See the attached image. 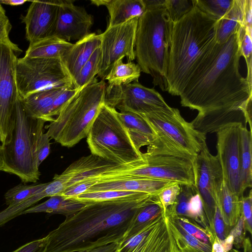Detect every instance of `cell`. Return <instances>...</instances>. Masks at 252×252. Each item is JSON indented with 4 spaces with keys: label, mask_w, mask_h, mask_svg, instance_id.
Segmentation results:
<instances>
[{
    "label": "cell",
    "mask_w": 252,
    "mask_h": 252,
    "mask_svg": "<svg viewBox=\"0 0 252 252\" xmlns=\"http://www.w3.org/2000/svg\"><path fill=\"white\" fill-rule=\"evenodd\" d=\"M139 17L121 25L107 28L100 34L101 60L98 76L101 80L118 60L126 57L128 62L135 59L134 47Z\"/></svg>",
    "instance_id": "5bb4252c"
},
{
    "label": "cell",
    "mask_w": 252,
    "mask_h": 252,
    "mask_svg": "<svg viewBox=\"0 0 252 252\" xmlns=\"http://www.w3.org/2000/svg\"><path fill=\"white\" fill-rule=\"evenodd\" d=\"M90 202L58 194L50 197L48 200L40 204L30 207L24 211L22 215L44 212L61 214L67 217L78 212Z\"/></svg>",
    "instance_id": "cb8c5ba5"
},
{
    "label": "cell",
    "mask_w": 252,
    "mask_h": 252,
    "mask_svg": "<svg viewBox=\"0 0 252 252\" xmlns=\"http://www.w3.org/2000/svg\"><path fill=\"white\" fill-rule=\"evenodd\" d=\"M163 213V208L159 201L142 207L131 220L121 242L136 234L147 224Z\"/></svg>",
    "instance_id": "1f68e13d"
},
{
    "label": "cell",
    "mask_w": 252,
    "mask_h": 252,
    "mask_svg": "<svg viewBox=\"0 0 252 252\" xmlns=\"http://www.w3.org/2000/svg\"><path fill=\"white\" fill-rule=\"evenodd\" d=\"M45 123L29 116L18 98L12 138L8 144L3 146L4 167L2 171L16 175L25 183H35L39 179L35 149Z\"/></svg>",
    "instance_id": "ba28073f"
},
{
    "label": "cell",
    "mask_w": 252,
    "mask_h": 252,
    "mask_svg": "<svg viewBox=\"0 0 252 252\" xmlns=\"http://www.w3.org/2000/svg\"><path fill=\"white\" fill-rule=\"evenodd\" d=\"M65 88L48 90L31 94L19 98L26 113L30 117L52 122L54 119L50 117L54 100Z\"/></svg>",
    "instance_id": "603a6c76"
},
{
    "label": "cell",
    "mask_w": 252,
    "mask_h": 252,
    "mask_svg": "<svg viewBox=\"0 0 252 252\" xmlns=\"http://www.w3.org/2000/svg\"><path fill=\"white\" fill-rule=\"evenodd\" d=\"M188 213V218L194 220L211 233L208 222L203 210L201 198L197 192L191 196L189 200Z\"/></svg>",
    "instance_id": "60d3db41"
},
{
    "label": "cell",
    "mask_w": 252,
    "mask_h": 252,
    "mask_svg": "<svg viewBox=\"0 0 252 252\" xmlns=\"http://www.w3.org/2000/svg\"><path fill=\"white\" fill-rule=\"evenodd\" d=\"M12 25L6 15L2 4H0V43H13L9 38V33Z\"/></svg>",
    "instance_id": "c3c4849f"
},
{
    "label": "cell",
    "mask_w": 252,
    "mask_h": 252,
    "mask_svg": "<svg viewBox=\"0 0 252 252\" xmlns=\"http://www.w3.org/2000/svg\"><path fill=\"white\" fill-rule=\"evenodd\" d=\"M122 178H141L194 186L191 162L168 155L143 153L142 159L126 165L115 164L96 178V180Z\"/></svg>",
    "instance_id": "9c48e42d"
},
{
    "label": "cell",
    "mask_w": 252,
    "mask_h": 252,
    "mask_svg": "<svg viewBox=\"0 0 252 252\" xmlns=\"http://www.w3.org/2000/svg\"><path fill=\"white\" fill-rule=\"evenodd\" d=\"M158 201L157 194L141 192L126 198L90 201L46 236L44 252H85L119 244L137 212Z\"/></svg>",
    "instance_id": "7a4b0ae2"
},
{
    "label": "cell",
    "mask_w": 252,
    "mask_h": 252,
    "mask_svg": "<svg viewBox=\"0 0 252 252\" xmlns=\"http://www.w3.org/2000/svg\"><path fill=\"white\" fill-rule=\"evenodd\" d=\"M246 232L243 218L240 215L237 223L229 232L233 237V245L236 248L239 249L242 247L243 243L246 238Z\"/></svg>",
    "instance_id": "681fc988"
},
{
    "label": "cell",
    "mask_w": 252,
    "mask_h": 252,
    "mask_svg": "<svg viewBox=\"0 0 252 252\" xmlns=\"http://www.w3.org/2000/svg\"><path fill=\"white\" fill-rule=\"evenodd\" d=\"M91 2L97 6L106 7L109 15L108 28L139 18L145 10L143 0H91Z\"/></svg>",
    "instance_id": "7402d4cb"
},
{
    "label": "cell",
    "mask_w": 252,
    "mask_h": 252,
    "mask_svg": "<svg viewBox=\"0 0 252 252\" xmlns=\"http://www.w3.org/2000/svg\"><path fill=\"white\" fill-rule=\"evenodd\" d=\"M15 79L19 98L48 90L74 89L61 58H18Z\"/></svg>",
    "instance_id": "30bf717a"
},
{
    "label": "cell",
    "mask_w": 252,
    "mask_h": 252,
    "mask_svg": "<svg viewBox=\"0 0 252 252\" xmlns=\"http://www.w3.org/2000/svg\"><path fill=\"white\" fill-rule=\"evenodd\" d=\"M21 52L13 43H0V133L3 146L11 141L16 124L19 98L15 79L16 53Z\"/></svg>",
    "instance_id": "8fae6325"
},
{
    "label": "cell",
    "mask_w": 252,
    "mask_h": 252,
    "mask_svg": "<svg viewBox=\"0 0 252 252\" xmlns=\"http://www.w3.org/2000/svg\"><path fill=\"white\" fill-rule=\"evenodd\" d=\"M106 84L94 77L79 89L46 126L47 134L62 146L70 148L86 137L105 102Z\"/></svg>",
    "instance_id": "5b68a950"
},
{
    "label": "cell",
    "mask_w": 252,
    "mask_h": 252,
    "mask_svg": "<svg viewBox=\"0 0 252 252\" xmlns=\"http://www.w3.org/2000/svg\"><path fill=\"white\" fill-rule=\"evenodd\" d=\"M238 30L225 42L211 46L180 95L182 106L198 111L190 122L195 128L227 111L244 110L252 100V86L239 71Z\"/></svg>",
    "instance_id": "6da1fadb"
},
{
    "label": "cell",
    "mask_w": 252,
    "mask_h": 252,
    "mask_svg": "<svg viewBox=\"0 0 252 252\" xmlns=\"http://www.w3.org/2000/svg\"><path fill=\"white\" fill-rule=\"evenodd\" d=\"M195 6L216 21L220 19L231 5L233 0H193Z\"/></svg>",
    "instance_id": "8d00e7d4"
},
{
    "label": "cell",
    "mask_w": 252,
    "mask_h": 252,
    "mask_svg": "<svg viewBox=\"0 0 252 252\" xmlns=\"http://www.w3.org/2000/svg\"><path fill=\"white\" fill-rule=\"evenodd\" d=\"M166 217L169 227L180 252H211L212 245L200 241L187 232L170 218Z\"/></svg>",
    "instance_id": "f546056e"
},
{
    "label": "cell",
    "mask_w": 252,
    "mask_h": 252,
    "mask_svg": "<svg viewBox=\"0 0 252 252\" xmlns=\"http://www.w3.org/2000/svg\"><path fill=\"white\" fill-rule=\"evenodd\" d=\"M96 182V180L94 179L85 180L69 187L61 194L66 197L76 198L78 195L87 192Z\"/></svg>",
    "instance_id": "7dc6e473"
},
{
    "label": "cell",
    "mask_w": 252,
    "mask_h": 252,
    "mask_svg": "<svg viewBox=\"0 0 252 252\" xmlns=\"http://www.w3.org/2000/svg\"><path fill=\"white\" fill-rule=\"evenodd\" d=\"M46 243L45 236L26 243L12 252H44Z\"/></svg>",
    "instance_id": "f907efd6"
},
{
    "label": "cell",
    "mask_w": 252,
    "mask_h": 252,
    "mask_svg": "<svg viewBox=\"0 0 252 252\" xmlns=\"http://www.w3.org/2000/svg\"><path fill=\"white\" fill-rule=\"evenodd\" d=\"M123 59L116 62L112 65L104 80L109 86H120L132 82H138L141 70L138 64L132 62L124 63Z\"/></svg>",
    "instance_id": "4dcf8cb0"
},
{
    "label": "cell",
    "mask_w": 252,
    "mask_h": 252,
    "mask_svg": "<svg viewBox=\"0 0 252 252\" xmlns=\"http://www.w3.org/2000/svg\"><path fill=\"white\" fill-rule=\"evenodd\" d=\"M217 21L194 5L181 19L173 23L166 80L167 92L180 96L203 56L215 41Z\"/></svg>",
    "instance_id": "3957f363"
},
{
    "label": "cell",
    "mask_w": 252,
    "mask_h": 252,
    "mask_svg": "<svg viewBox=\"0 0 252 252\" xmlns=\"http://www.w3.org/2000/svg\"><path fill=\"white\" fill-rule=\"evenodd\" d=\"M211 252H226L223 245L222 241L215 238L212 245Z\"/></svg>",
    "instance_id": "db71d44e"
},
{
    "label": "cell",
    "mask_w": 252,
    "mask_h": 252,
    "mask_svg": "<svg viewBox=\"0 0 252 252\" xmlns=\"http://www.w3.org/2000/svg\"><path fill=\"white\" fill-rule=\"evenodd\" d=\"M118 244L112 243L106 246L94 249L87 252H116Z\"/></svg>",
    "instance_id": "f5cc1de1"
},
{
    "label": "cell",
    "mask_w": 252,
    "mask_h": 252,
    "mask_svg": "<svg viewBox=\"0 0 252 252\" xmlns=\"http://www.w3.org/2000/svg\"><path fill=\"white\" fill-rule=\"evenodd\" d=\"M100 46V35L90 33L73 43L62 57L61 60L73 82L80 69Z\"/></svg>",
    "instance_id": "44dd1931"
},
{
    "label": "cell",
    "mask_w": 252,
    "mask_h": 252,
    "mask_svg": "<svg viewBox=\"0 0 252 252\" xmlns=\"http://www.w3.org/2000/svg\"><path fill=\"white\" fill-rule=\"evenodd\" d=\"M1 142H2V138H1V134L0 133V143H1Z\"/></svg>",
    "instance_id": "91938a15"
},
{
    "label": "cell",
    "mask_w": 252,
    "mask_h": 252,
    "mask_svg": "<svg viewBox=\"0 0 252 252\" xmlns=\"http://www.w3.org/2000/svg\"><path fill=\"white\" fill-rule=\"evenodd\" d=\"M93 17L72 0H61L57 19L52 36L66 42L78 41L89 34Z\"/></svg>",
    "instance_id": "e0dca14e"
},
{
    "label": "cell",
    "mask_w": 252,
    "mask_h": 252,
    "mask_svg": "<svg viewBox=\"0 0 252 252\" xmlns=\"http://www.w3.org/2000/svg\"><path fill=\"white\" fill-rule=\"evenodd\" d=\"M224 221L217 206L216 207L213 219V232L215 238L222 241L229 235L232 229Z\"/></svg>",
    "instance_id": "ee69618b"
},
{
    "label": "cell",
    "mask_w": 252,
    "mask_h": 252,
    "mask_svg": "<svg viewBox=\"0 0 252 252\" xmlns=\"http://www.w3.org/2000/svg\"><path fill=\"white\" fill-rule=\"evenodd\" d=\"M181 190V185L173 184L161 189L157 194L165 214L168 207L173 205Z\"/></svg>",
    "instance_id": "b9f144b4"
},
{
    "label": "cell",
    "mask_w": 252,
    "mask_h": 252,
    "mask_svg": "<svg viewBox=\"0 0 252 252\" xmlns=\"http://www.w3.org/2000/svg\"><path fill=\"white\" fill-rule=\"evenodd\" d=\"M27 2L26 0H0V4L11 6L21 5Z\"/></svg>",
    "instance_id": "11a10c76"
},
{
    "label": "cell",
    "mask_w": 252,
    "mask_h": 252,
    "mask_svg": "<svg viewBox=\"0 0 252 252\" xmlns=\"http://www.w3.org/2000/svg\"><path fill=\"white\" fill-rule=\"evenodd\" d=\"M50 140L47 133L44 132V130L40 133L35 149L37 163L39 167L50 153Z\"/></svg>",
    "instance_id": "f6af8a7d"
},
{
    "label": "cell",
    "mask_w": 252,
    "mask_h": 252,
    "mask_svg": "<svg viewBox=\"0 0 252 252\" xmlns=\"http://www.w3.org/2000/svg\"><path fill=\"white\" fill-rule=\"evenodd\" d=\"M244 252H252V245L249 237L246 238L243 243Z\"/></svg>",
    "instance_id": "9f6ffc18"
},
{
    "label": "cell",
    "mask_w": 252,
    "mask_h": 252,
    "mask_svg": "<svg viewBox=\"0 0 252 252\" xmlns=\"http://www.w3.org/2000/svg\"><path fill=\"white\" fill-rule=\"evenodd\" d=\"M252 192L250 190L249 194L241 197V216L244 222L246 231L252 233Z\"/></svg>",
    "instance_id": "7bdbcfd3"
},
{
    "label": "cell",
    "mask_w": 252,
    "mask_h": 252,
    "mask_svg": "<svg viewBox=\"0 0 252 252\" xmlns=\"http://www.w3.org/2000/svg\"><path fill=\"white\" fill-rule=\"evenodd\" d=\"M173 184L169 182L141 178H122L96 180L87 191L122 190L158 194L164 188Z\"/></svg>",
    "instance_id": "d6986e66"
},
{
    "label": "cell",
    "mask_w": 252,
    "mask_h": 252,
    "mask_svg": "<svg viewBox=\"0 0 252 252\" xmlns=\"http://www.w3.org/2000/svg\"><path fill=\"white\" fill-rule=\"evenodd\" d=\"M145 10L139 18L134 52L141 71L150 74L154 86L167 91L166 75L173 23L165 0H143Z\"/></svg>",
    "instance_id": "277c9868"
},
{
    "label": "cell",
    "mask_w": 252,
    "mask_h": 252,
    "mask_svg": "<svg viewBox=\"0 0 252 252\" xmlns=\"http://www.w3.org/2000/svg\"><path fill=\"white\" fill-rule=\"evenodd\" d=\"M241 134L240 192L242 195L246 189L252 186V130L242 125Z\"/></svg>",
    "instance_id": "83f0119b"
},
{
    "label": "cell",
    "mask_w": 252,
    "mask_h": 252,
    "mask_svg": "<svg viewBox=\"0 0 252 252\" xmlns=\"http://www.w3.org/2000/svg\"><path fill=\"white\" fill-rule=\"evenodd\" d=\"M61 0H33L22 22L29 42L51 36L54 32Z\"/></svg>",
    "instance_id": "ac0fdd59"
},
{
    "label": "cell",
    "mask_w": 252,
    "mask_h": 252,
    "mask_svg": "<svg viewBox=\"0 0 252 252\" xmlns=\"http://www.w3.org/2000/svg\"><path fill=\"white\" fill-rule=\"evenodd\" d=\"M116 252H180L164 213L118 244Z\"/></svg>",
    "instance_id": "2e32d148"
},
{
    "label": "cell",
    "mask_w": 252,
    "mask_h": 252,
    "mask_svg": "<svg viewBox=\"0 0 252 252\" xmlns=\"http://www.w3.org/2000/svg\"><path fill=\"white\" fill-rule=\"evenodd\" d=\"M139 193L141 192L113 190L88 191L76 198L88 201H106L130 197Z\"/></svg>",
    "instance_id": "f35d334b"
},
{
    "label": "cell",
    "mask_w": 252,
    "mask_h": 252,
    "mask_svg": "<svg viewBox=\"0 0 252 252\" xmlns=\"http://www.w3.org/2000/svg\"><path fill=\"white\" fill-rule=\"evenodd\" d=\"M196 192L194 186L181 185V190L175 203L167 208L165 215L188 218L189 201L191 196Z\"/></svg>",
    "instance_id": "74e56055"
},
{
    "label": "cell",
    "mask_w": 252,
    "mask_h": 252,
    "mask_svg": "<svg viewBox=\"0 0 252 252\" xmlns=\"http://www.w3.org/2000/svg\"><path fill=\"white\" fill-rule=\"evenodd\" d=\"M115 164L91 154L74 161L61 175L66 181L67 189L85 180L95 179Z\"/></svg>",
    "instance_id": "ffe728a7"
},
{
    "label": "cell",
    "mask_w": 252,
    "mask_h": 252,
    "mask_svg": "<svg viewBox=\"0 0 252 252\" xmlns=\"http://www.w3.org/2000/svg\"><path fill=\"white\" fill-rule=\"evenodd\" d=\"M72 44L56 37L49 36L30 42L25 57L61 59Z\"/></svg>",
    "instance_id": "4316f807"
},
{
    "label": "cell",
    "mask_w": 252,
    "mask_h": 252,
    "mask_svg": "<svg viewBox=\"0 0 252 252\" xmlns=\"http://www.w3.org/2000/svg\"><path fill=\"white\" fill-rule=\"evenodd\" d=\"M216 206L225 222L233 227L241 215V197L231 191L224 181Z\"/></svg>",
    "instance_id": "f1b7e54d"
},
{
    "label": "cell",
    "mask_w": 252,
    "mask_h": 252,
    "mask_svg": "<svg viewBox=\"0 0 252 252\" xmlns=\"http://www.w3.org/2000/svg\"><path fill=\"white\" fill-rule=\"evenodd\" d=\"M4 167L3 147L0 144V171H2Z\"/></svg>",
    "instance_id": "6f0895ef"
},
{
    "label": "cell",
    "mask_w": 252,
    "mask_h": 252,
    "mask_svg": "<svg viewBox=\"0 0 252 252\" xmlns=\"http://www.w3.org/2000/svg\"><path fill=\"white\" fill-rule=\"evenodd\" d=\"M241 123L228 124L217 133L216 156L221 167L223 181L240 197Z\"/></svg>",
    "instance_id": "9a60e30c"
},
{
    "label": "cell",
    "mask_w": 252,
    "mask_h": 252,
    "mask_svg": "<svg viewBox=\"0 0 252 252\" xmlns=\"http://www.w3.org/2000/svg\"><path fill=\"white\" fill-rule=\"evenodd\" d=\"M252 28L241 26L238 30V45L241 56L246 61L247 75L246 77L250 86H252Z\"/></svg>",
    "instance_id": "e575fe53"
},
{
    "label": "cell",
    "mask_w": 252,
    "mask_h": 252,
    "mask_svg": "<svg viewBox=\"0 0 252 252\" xmlns=\"http://www.w3.org/2000/svg\"><path fill=\"white\" fill-rule=\"evenodd\" d=\"M79 90L76 89H65L55 98L50 112V117L54 119L57 116L65 103L71 98Z\"/></svg>",
    "instance_id": "bcb514c9"
},
{
    "label": "cell",
    "mask_w": 252,
    "mask_h": 252,
    "mask_svg": "<svg viewBox=\"0 0 252 252\" xmlns=\"http://www.w3.org/2000/svg\"><path fill=\"white\" fill-rule=\"evenodd\" d=\"M245 0H233L225 14L217 21L215 26V41L225 42L241 26H244L243 10Z\"/></svg>",
    "instance_id": "484cf974"
},
{
    "label": "cell",
    "mask_w": 252,
    "mask_h": 252,
    "mask_svg": "<svg viewBox=\"0 0 252 252\" xmlns=\"http://www.w3.org/2000/svg\"><path fill=\"white\" fill-rule=\"evenodd\" d=\"M196 191L202 200L203 210L210 231L213 232L216 202L221 192L223 178L221 166L216 156H213L205 145L191 162Z\"/></svg>",
    "instance_id": "7c38bea8"
},
{
    "label": "cell",
    "mask_w": 252,
    "mask_h": 252,
    "mask_svg": "<svg viewBox=\"0 0 252 252\" xmlns=\"http://www.w3.org/2000/svg\"><path fill=\"white\" fill-rule=\"evenodd\" d=\"M164 6L171 21L175 23L194 7L193 0H165Z\"/></svg>",
    "instance_id": "ab89813d"
},
{
    "label": "cell",
    "mask_w": 252,
    "mask_h": 252,
    "mask_svg": "<svg viewBox=\"0 0 252 252\" xmlns=\"http://www.w3.org/2000/svg\"><path fill=\"white\" fill-rule=\"evenodd\" d=\"M100 47L93 53L89 60L80 69L73 80L74 88L79 90L92 81L98 74L101 63Z\"/></svg>",
    "instance_id": "d6a6232c"
},
{
    "label": "cell",
    "mask_w": 252,
    "mask_h": 252,
    "mask_svg": "<svg viewBox=\"0 0 252 252\" xmlns=\"http://www.w3.org/2000/svg\"></svg>",
    "instance_id": "94428289"
},
{
    "label": "cell",
    "mask_w": 252,
    "mask_h": 252,
    "mask_svg": "<svg viewBox=\"0 0 252 252\" xmlns=\"http://www.w3.org/2000/svg\"><path fill=\"white\" fill-rule=\"evenodd\" d=\"M140 115L148 122L154 133L145 152L148 154L175 156L192 162L207 145L206 135L186 121L177 108Z\"/></svg>",
    "instance_id": "8992f818"
},
{
    "label": "cell",
    "mask_w": 252,
    "mask_h": 252,
    "mask_svg": "<svg viewBox=\"0 0 252 252\" xmlns=\"http://www.w3.org/2000/svg\"><path fill=\"white\" fill-rule=\"evenodd\" d=\"M104 104L120 112L144 115L172 109L160 94L138 82L106 86Z\"/></svg>",
    "instance_id": "4fadbf2b"
},
{
    "label": "cell",
    "mask_w": 252,
    "mask_h": 252,
    "mask_svg": "<svg viewBox=\"0 0 252 252\" xmlns=\"http://www.w3.org/2000/svg\"><path fill=\"white\" fill-rule=\"evenodd\" d=\"M119 116L126 127L136 148L140 150L152 142L154 133L148 122L140 115L126 112H118Z\"/></svg>",
    "instance_id": "d4e9b609"
},
{
    "label": "cell",
    "mask_w": 252,
    "mask_h": 252,
    "mask_svg": "<svg viewBox=\"0 0 252 252\" xmlns=\"http://www.w3.org/2000/svg\"><path fill=\"white\" fill-rule=\"evenodd\" d=\"M252 0H245L243 10L244 26L252 28Z\"/></svg>",
    "instance_id": "816d5d0a"
},
{
    "label": "cell",
    "mask_w": 252,
    "mask_h": 252,
    "mask_svg": "<svg viewBox=\"0 0 252 252\" xmlns=\"http://www.w3.org/2000/svg\"><path fill=\"white\" fill-rule=\"evenodd\" d=\"M47 183L27 185L19 184L8 190L4 194V199L8 206L22 203L43 191Z\"/></svg>",
    "instance_id": "836d02e7"
},
{
    "label": "cell",
    "mask_w": 252,
    "mask_h": 252,
    "mask_svg": "<svg viewBox=\"0 0 252 252\" xmlns=\"http://www.w3.org/2000/svg\"><path fill=\"white\" fill-rule=\"evenodd\" d=\"M241 252L240 251H239V250H238L237 249H231L230 250H229L228 252Z\"/></svg>",
    "instance_id": "680465c9"
},
{
    "label": "cell",
    "mask_w": 252,
    "mask_h": 252,
    "mask_svg": "<svg viewBox=\"0 0 252 252\" xmlns=\"http://www.w3.org/2000/svg\"><path fill=\"white\" fill-rule=\"evenodd\" d=\"M166 216L176 222L190 235L201 242L212 245L214 239L211 233L194 220L182 216Z\"/></svg>",
    "instance_id": "d590c367"
},
{
    "label": "cell",
    "mask_w": 252,
    "mask_h": 252,
    "mask_svg": "<svg viewBox=\"0 0 252 252\" xmlns=\"http://www.w3.org/2000/svg\"><path fill=\"white\" fill-rule=\"evenodd\" d=\"M91 154L118 165L138 162L142 154L134 146L115 108L103 104L87 136Z\"/></svg>",
    "instance_id": "52a82bcc"
}]
</instances>
